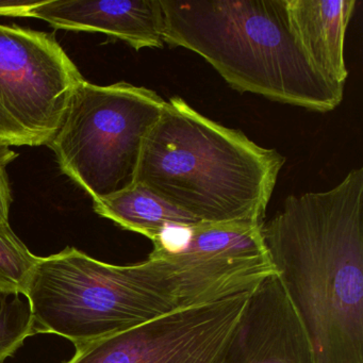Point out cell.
Instances as JSON below:
<instances>
[{"label": "cell", "mask_w": 363, "mask_h": 363, "mask_svg": "<svg viewBox=\"0 0 363 363\" xmlns=\"http://www.w3.org/2000/svg\"><path fill=\"white\" fill-rule=\"evenodd\" d=\"M262 237L315 363H363V169L331 190L289 196Z\"/></svg>", "instance_id": "cell-1"}, {"label": "cell", "mask_w": 363, "mask_h": 363, "mask_svg": "<svg viewBox=\"0 0 363 363\" xmlns=\"http://www.w3.org/2000/svg\"><path fill=\"white\" fill-rule=\"evenodd\" d=\"M284 162L173 96L144 139L133 184L201 222L262 225Z\"/></svg>", "instance_id": "cell-2"}, {"label": "cell", "mask_w": 363, "mask_h": 363, "mask_svg": "<svg viewBox=\"0 0 363 363\" xmlns=\"http://www.w3.org/2000/svg\"><path fill=\"white\" fill-rule=\"evenodd\" d=\"M164 43L205 59L240 93L314 112L335 110L344 86L301 48L288 0H160Z\"/></svg>", "instance_id": "cell-3"}, {"label": "cell", "mask_w": 363, "mask_h": 363, "mask_svg": "<svg viewBox=\"0 0 363 363\" xmlns=\"http://www.w3.org/2000/svg\"><path fill=\"white\" fill-rule=\"evenodd\" d=\"M35 333H55L76 347L182 309L158 259L113 265L73 247L41 258L24 293Z\"/></svg>", "instance_id": "cell-4"}, {"label": "cell", "mask_w": 363, "mask_h": 363, "mask_svg": "<svg viewBox=\"0 0 363 363\" xmlns=\"http://www.w3.org/2000/svg\"><path fill=\"white\" fill-rule=\"evenodd\" d=\"M165 105L145 86L84 79L48 146L62 173L99 201L133 184L144 139Z\"/></svg>", "instance_id": "cell-5"}, {"label": "cell", "mask_w": 363, "mask_h": 363, "mask_svg": "<svg viewBox=\"0 0 363 363\" xmlns=\"http://www.w3.org/2000/svg\"><path fill=\"white\" fill-rule=\"evenodd\" d=\"M84 80L52 33L0 24V147L48 145Z\"/></svg>", "instance_id": "cell-6"}, {"label": "cell", "mask_w": 363, "mask_h": 363, "mask_svg": "<svg viewBox=\"0 0 363 363\" xmlns=\"http://www.w3.org/2000/svg\"><path fill=\"white\" fill-rule=\"evenodd\" d=\"M250 295L175 310L124 333L77 346L67 363H220Z\"/></svg>", "instance_id": "cell-7"}, {"label": "cell", "mask_w": 363, "mask_h": 363, "mask_svg": "<svg viewBox=\"0 0 363 363\" xmlns=\"http://www.w3.org/2000/svg\"><path fill=\"white\" fill-rule=\"evenodd\" d=\"M262 225L199 222L193 225L184 252L150 256L162 263L182 308L216 303L252 293L277 273L263 241Z\"/></svg>", "instance_id": "cell-8"}, {"label": "cell", "mask_w": 363, "mask_h": 363, "mask_svg": "<svg viewBox=\"0 0 363 363\" xmlns=\"http://www.w3.org/2000/svg\"><path fill=\"white\" fill-rule=\"evenodd\" d=\"M220 363H315L311 340L279 274L250 293Z\"/></svg>", "instance_id": "cell-9"}, {"label": "cell", "mask_w": 363, "mask_h": 363, "mask_svg": "<svg viewBox=\"0 0 363 363\" xmlns=\"http://www.w3.org/2000/svg\"><path fill=\"white\" fill-rule=\"evenodd\" d=\"M27 18L44 21L55 29L104 33L138 52L165 44L160 0H44Z\"/></svg>", "instance_id": "cell-10"}, {"label": "cell", "mask_w": 363, "mask_h": 363, "mask_svg": "<svg viewBox=\"0 0 363 363\" xmlns=\"http://www.w3.org/2000/svg\"><path fill=\"white\" fill-rule=\"evenodd\" d=\"M356 0H288L295 35L315 69L329 82L345 86L344 42Z\"/></svg>", "instance_id": "cell-11"}, {"label": "cell", "mask_w": 363, "mask_h": 363, "mask_svg": "<svg viewBox=\"0 0 363 363\" xmlns=\"http://www.w3.org/2000/svg\"><path fill=\"white\" fill-rule=\"evenodd\" d=\"M94 211L122 228L154 241L167 225H195L201 220L173 207L139 184L93 201Z\"/></svg>", "instance_id": "cell-12"}, {"label": "cell", "mask_w": 363, "mask_h": 363, "mask_svg": "<svg viewBox=\"0 0 363 363\" xmlns=\"http://www.w3.org/2000/svg\"><path fill=\"white\" fill-rule=\"evenodd\" d=\"M38 260L39 257L31 254L9 222L0 220V292L24 295Z\"/></svg>", "instance_id": "cell-13"}, {"label": "cell", "mask_w": 363, "mask_h": 363, "mask_svg": "<svg viewBox=\"0 0 363 363\" xmlns=\"http://www.w3.org/2000/svg\"><path fill=\"white\" fill-rule=\"evenodd\" d=\"M21 294L0 292V363L12 356L30 335H35L28 301Z\"/></svg>", "instance_id": "cell-14"}, {"label": "cell", "mask_w": 363, "mask_h": 363, "mask_svg": "<svg viewBox=\"0 0 363 363\" xmlns=\"http://www.w3.org/2000/svg\"><path fill=\"white\" fill-rule=\"evenodd\" d=\"M10 148L0 147V211L9 216L11 191L8 182L7 165L16 158Z\"/></svg>", "instance_id": "cell-15"}, {"label": "cell", "mask_w": 363, "mask_h": 363, "mask_svg": "<svg viewBox=\"0 0 363 363\" xmlns=\"http://www.w3.org/2000/svg\"><path fill=\"white\" fill-rule=\"evenodd\" d=\"M40 1H0V16L27 18L28 12Z\"/></svg>", "instance_id": "cell-16"}, {"label": "cell", "mask_w": 363, "mask_h": 363, "mask_svg": "<svg viewBox=\"0 0 363 363\" xmlns=\"http://www.w3.org/2000/svg\"><path fill=\"white\" fill-rule=\"evenodd\" d=\"M0 220H7V222H9V216H6V214L0 211Z\"/></svg>", "instance_id": "cell-17"}]
</instances>
